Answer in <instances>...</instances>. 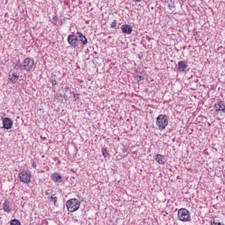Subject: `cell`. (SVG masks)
<instances>
[{
    "label": "cell",
    "mask_w": 225,
    "mask_h": 225,
    "mask_svg": "<svg viewBox=\"0 0 225 225\" xmlns=\"http://www.w3.org/2000/svg\"><path fill=\"white\" fill-rule=\"evenodd\" d=\"M80 206V202L76 199H71L68 200L66 204L67 209L69 212H73L77 211Z\"/></svg>",
    "instance_id": "obj_1"
},
{
    "label": "cell",
    "mask_w": 225,
    "mask_h": 225,
    "mask_svg": "<svg viewBox=\"0 0 225 225\" xmlns=\"http://www.w3.org/2000/svg\"><path fill=\"white\" fill-rule=\"evenodd\" d=\"M178 218L182 222H188L191 220V215L189 211L185 208H182L178 211Z\"/></svg>",
    "instance_id": "obj_2"
},
{
    "label": "cell",
    "mask_w": 225,
    "mask_h": 225,
    "mask_svg": "<svg viewBox=\"0 0 225 225\" xmlns=\"http://www.w3.org/2000/svg\"><path fill=\"white\" fill-rule=\"evenodd\" d=\"M168 124V121L167 117L165 115H160L157 119V124L159 129L163 130Z\"/></svg>",
    "instance_id": "obj_3"
},
{
    "label": "cell",
    "mask_w": 225,
    "mask_h": 225,
    "mask_svg": "<svg viewBox=\"0 0 225 225\" xmlns=\"http://www.w3.org/2000/svg\"><path fill=\"white\" fill-rule=\"evenodd\" d=\"M19 177L20 181L26 183L30 182L31 177L30 172L27 171H23L21 172L19 175Z\"/></svg>",
    "instance_id": "obj_4"
},
{
    "label": "cell",
    "mask_w": 225,
    "mask_h": 225,
    "mask_svg": "<svg viewBox=\"0 0 225 225\" xmlns=\"http://www.w3.org/2000/svg\"><path fill=\"white\" fill-rule=\"evenodd\" d=\"M34 64V62L32 58H27L24 60L22 63V67L26 71H30Z\"/></svg>",
    "instance_id": "obj_5"
},
{
    "label": "cell",
    "mask_w": 225,
    "mask_h": 225,
    "mask_svg": "<svg viewBox=\"0 0 225 225\" xmlns=\"http://www.w3.org/2000/svg\"><path fill=\"white\" fill-rule=\"evenodd\" d=\"M67 41L69 44L73 47H76L78 44L77 37L74 35H70L68 37Z\"/></svg>",
    "instance_id": "obj_6"
},
{
    "label": "cell",
    "mask_w": 225,
    "mask_h": 225,
    "mask_svg": "<svg viewBox=\"0 0 225 225\" xmlns=\"http://www.w3.org/2000/svg\"><path fill=\"white\" fill-rule=\"evenodd\" d=\"M13 122L12 120L8 117H5L3 120V128L6 129H9L13 126Z\"/></svg>",
    "instance_id": "obj_7"
},
{
    "label": "cell",
    "mask_w": 225,
    "mask_h": 225,
    "mask_svg": "<svg viewBox=\"0 0 225 225\" xmlns=\"http://www.w3.org/2000/svg\"><path fill=\"white\" fill-rule=\"evenodd\" d=\"M215 109L216 111L220 112V111H225V104L224 102H219L216 103L215 105Z\"/></svg>",
    "instance_id": "obj_8"
},
{
    "label": "cell",
    "mask_w": 225,
    "mask_h": 225,
    "mask_svg": "<svg viewBox=\"0 0 225 225\" xmlns=\"http://www.w3.org/2000/svg\"><path fill=\"white\" fill-rule=\"evenodd\" d=\"M121 30L123 33L126 34H130L132 31V27L127 24L123 25L121 27Z\"/></svg>",
    "instance_id": "obj_9"
},
{
    "label": "cell",
    "mask_w": 225,
    "mask_h": 225,
    "mask_svg": "<svg viewBox=\"0 0 225 225\" xmlns=\"http://www.w3.org/2000/svg\"><path fill=\"white\" fill-rule=\"evenodd\" d=\"M52 178L55 183H60L63 180L61 175L58 173H53L52 175Z\"/></svg>",
    "instance_id": "obj_10"
},
{
    "label": "cell",
    "mask_w": 225,
    "mask_h": 225,
    "mask_svg": "<svg viewBox=\"0 0 225 225\" xmlns=\"http://www.w3.org/2000/svg\"><path fill=\"white\" fill-rule=\"evenodd\" d=\"M155 159L158 163L160 164H164L165 163V158L164 156H162L160 154H157L155 157Z\"/></svg>",
    "instance_id": "obj_11"
},
{
    "label": "cell",
    "mask_w": 225,
    "mask_h": 225,
    "mask_svg": "<svg viewBox=\"0 0 225 225\" xmlns=\"http://www.w3.org/2000/svg\"><path fill=\"white\" fill-rule=\"evenodd\" d=\"M187 67V64L185 62L180 61L178 63V69L181 72L185 70Z\"/></svg>",
    "instance_id": "obj_12"
},
{
    "label": "cell",
    "mask_w": 225,
    "mask_h": 225,
    "mask_svg": "<svg viewBox=\"0 0 225 225\" xmlns=\"http://www.w3.org/2000/svg\"><path fill=\"white\" fill-rule=\"evenodd\" d=\"M77 34L78 35L80 41H81L82 44H83V45L86 44L88 43V41H87V40L86 38L84 36L82 33H80V32H77Z\"/></svg>",
    "instance_id": "obj_13"
},
{
    "label": "cell",
    "mask_w": 225,
    "mask_h": 225,
    "mask_svg": "<svg viewBox=\"0 0 225 225\" xmlns=\"http://www.w3.org/2000/svg\"><path fill=\"white\" fill-rule=\"evenodd\" d=\"M9 80L12 83H15L17 81L18 79V76L15 74H13L10 75L9 77Z\"/></svg>",
    "instance_id": "obj_14"
},
{
    "label": "cell",
    "mask_w": 225,
    "mask_h": 225,
    "mask_svg": "<svg viewBox=\"0 0 225 225\" xmlns=\"http://www.w3.org/2000/svg\"><path fill=\"white\" fill-rule=\"evenodd\" d=\"M3 209L5 211L9 212L10 211V208L9 204L8 202L6 201L4 203V205Z\"/></svg>",
    "instance_id": "obj_15"
},
{
    "label": "cell",
    "mask_w": 225,
    "mask_h": 225,
    "mask_svg": "<svg viewBox=\"0 0 225 225\" xmlns=\"http://www.w3.org/2000/svg\"><path fill=\"white\" fill-rule=\"evenodd\" d=\"M10 224L11 225H20L21 223L19 222V220H18L17 219H15L11 220Z\"/></svg>",
    "instance_id": "obj_16"
},
{
    "label": "cell",
    "mask_w": 225,
    "mask_h": 225,
    "mask_svg": "<svg viewBox=\"0 0 225 225\" xmlns=\"http://www.w3.org/2000/svg\"><path fill=\"white\" fill-rule=\"evenodd\" d=\"M102 153H103V156L106 158V157H107V156H109V153H108V152H107V150L106 149H102Z\"/></svg>",
    "instance_id": "obj_17"
},
{
    "label": "cell",
    "mask_w": 225,
    "mask_h": 225,
    "mask_svg": "<svg viewBox=\"0 0 225 225\" xmlns=\"http://www.w3.org/2000/svg\"><path fill=\"white\" fill-rule=\"evenodd\" d=\"M134 2H140L142 1V0H133Z\"/></svg>",
    "instance_id": "obj_18"
},
{
    "label": "cell",
    "mask_w": 225,
    "mask_h": 225,
    "mask_svg": "<svg viewBox=\"0 0 225 225\" xmlns=\"http://www.w3.org/2000/svg\"></svg>",
    "instance_id": "obj_19"
}]
</instances>
